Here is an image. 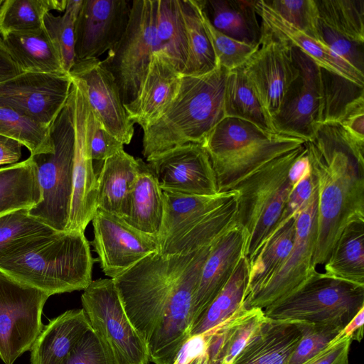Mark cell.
Returning a JSON list of instances; mask_svg holds the SVG:
<instances>
[{
  "instance_id": "obj_1",
  "label": "cell",
  "mask_w": 364,
  "mask_h": 364,
  "mask_svg": "<svg viewBox=\"0 0 364 364\" xmlns=\"http://www.w3.org/2000/svg\"><path fill=\"white\" fill-rule=\"evenodd\" d=\"M213 243L187 254L151 253L112 279L150 362L173 364L190 338L194 294Z\"/></svg>"
},
{
  "instance_id": "obj_2",
  "label": "cell",
  "mask_w": 364,
  "mask_h": 364,
  "mask_svg": "<svg viewBox=\"0 0 364 364\" xmlns=\"http://www.w3.org/2000/svg\"><path fill=\"white\" fill-rule=\"evenodd\" d=\"M317 186V236L314 267L324 264L341 233L364 221V143L337 122L319 124L306 141Z\"/></svg>"
},
{
  "instance_id": "obj_3",
  "label": "cell",
  "mask_w": 364,
  "mask_h": 364,
  "mask_svg": "<svg viewBox=\"0 0 364 364\" xmlns=\"http://www.w3.org/2000/svg\"><path fill=\"white\" fill-rule=\"evenodd\" d=\"M94 259L85 232L51 230L30 237L0 256V272L47 294L84 290Z\"/></svg>"
},
{
  "instance_id": "obj_4",
  "label": "cell",
  "mask_w": 364,
  "mask_h": 364,
  "mask_svg": "<svg viewBox=\"0 0 364 364\" xmlns=\"http://www.w3.org/2000/svg\"><path fill=\"white\" fill-rule=\"evenodd\" d=\"M228 73L218 66L203 75L181 76L175 98L143 130L142 154L146 159L184 144H203L225 117L224 95Z\"/></svg>"
},
{
  "instance_id": "obj_5",
  "label": "cell",
  "mask_w": 364,
  "mask_h": 364,
  "mask_svg": "<svg viewBox=\"0 0 364 364\" xmlns=\"http://www.w3.org/2000/svg\"><path fill=\"white\" fill-rule=\"evenodd\" d=\"M305 142L297 137L266 132L240 119L224 118L208 141L219 192L231 191L265 164Z\"/></svg>"
},
{
  "instance_id": "obj_6",
  "label": "cell",
  "mask_w": 364,
  "mask_h": 364,
  "mask_svg": "<svg viewBox=\"0 0 364 364\" xmlns=\"http://www.w3.org/2000/svg\"><path fill=\"white\" fill-rule=\"evenodd\" d=\"M304 144L265 164L232 189L237 192L236 223L247 233L249 263L276 229L294 188L290 168Z\"/></svg>"
},
{
  "instance_id": "obj_7",
  "label": "cell",
  "mask_w": 364,
  "mask_h": 364,
  "mask_svg": "<svg viewBox=\"0 0 364 364\" xmlns=\"http://www.w3.org/2000/svg\"><path fill=\"white\" fill-rule=\"evenodd\" d=\"M364 307V286L314 272L297 289L263 309L272 321L343 328Z\"/></svg>"
},
{
  "instance_id": "obj_8",
  "label": "cell",
  "mask_w": 364,
  "mask_h": 364,
  "mask_svg": "<svg viewBox=\"0 0 364 364\" xmlns=\"http://www.w3.org/2000/svg\"><path fill=\"white\" fill-rule=\"evenodd\" d=\"M50 136L54 151L31 156L36 167L40 200L28 213L55 231H66L73 193L75 140L69 97L50 126Z\"/></svg>"
},
{
  "instance_id": "obj_9",
  "label": "cell",
  "mask_w": 364,
  "mask_h": 364,
  "mask_svg": "<svg viewBox=\"0 0 364 364\" xmlns=\"http://www.w3.org/2000/svg\"><path fill=\"white\" fill-rule=\"evenodd\" d=\"M157 0H134L127 28L101 60L112 74L124 105L134 101L146 77L155 53Z\"/></svg>"
},
{
  "instance_id": "obj_10",
  "label": "cell",
  "mask_w": 364,
  "mask_h": 364,
  "mask_svg": "<svg viewBox=\"0 0 364 364\" xmlns=\"http://www.w3.org/2000/svg\"><path fill=\"white\" fill-rule=\"evenodd\" d=\"M92 328L116 364H149L147 345L124 309L112 279L92 281L81 296Z\"/></svg>"
},
{
  "instance_id": "obj_11",
  "label": "cell",
  "mask_w": 364,
  "mask_h": 364,
  "mask_svg": "<svg viewBox=\"0 0 364 364\" xmlns=\"http://www.w3.org/2000/svg\"><path fill=\"white\" fill-rule=\"evenodd\" d=\"M48 297L0 272V358L5 364L31 350L45 326L41 316Z\"/></svg>"
},
{
  "instance_id": "obj_12",
  "label": "cell",
  "mask_w": 364,
  "mask_h": 364,
  "mask_svg": "<svg viewBox=\"0 0 364 364\" xmlns=\"http://www.w3.org/2000/svg\"><path fill=\"white\" fill-rule=\"evenodd\" d=\"M69 95L75 132L73 193L66 231L85 232L97 210V173L91 156L92 110L83 83L73 78Z\"/></svg>"
},
{
  "instance_id": "obj_13",
  "label": "cell",
  "mask_w": 364,
  "mask_h": 364,
  "mask_svg": "<svg viewBox=\"0 0 364 364\" xmlns=\"http://www.w3.org/2000/svg\"><path fill=\"white\" fill-rule=\"evenodd\" d=\"M317 186L296 218V233L291 252L280 267L262 284L250 292L247 308L264 309L297 289L316 271L313 261L317 236Z\"/></svg>"
},
{
  "instance_id": "obj_14",
  "label": "cell",
  "mask_w": 364,
  "mask_h": 364,
  "mask_svg": "<svg viewBox=\"0 0 364 364\" xmlns=\"http://www.w3.org/2000/svg\"><path fill=\"white\" fill-rule=\"evenodd\" d=\"M292 54L299 73L287 88L272 123L276 133L307 141L321 123L320 67L293 45Z\"/></svg>"
},
{
  "instance_id": "obj_15",
  "label": "cell",
  "mask_w": 364,
  "mask_h": 364,
  "mask_svg": "<svg viewBox=\"0 0 364 364\" xmlns=\"http://www.w3.org/2000/svg\"><path fill=\"white\" fill-rule=\"evenodd\" d=\"M262 26L259 47L242 68L272 120L299 70L292 54V44Z\"/></svg>"
},
{
  "instance_id": "obj_16",
  "label": "cell",
  "mask_w": 364,
  "mask_h": 364,
  "mask_svg": "<svg viewBox=\"0 0 364 364\" xmlns=\"http://www.w3.org/2000/svg\"><path fill=\"white\" fill-rule=\"evenodd\" d=\"M92 223V245L102 271L110 279L159 251L158 237L135 229L119 216L97 209Z\"/></svg>"
},
{
  "instance_id": "obj_17",
  "label": "cell",
  "mask_w": 364,
  "mask_h": 364,
  "mask_svg": "<svg viewBox=\"0 0 364 364\" xmlns=\"http://www.w3.org/2000/svg\"><path fill=\"white\" fill-rule=\"evenodd\" d=\"M72 85L69 74L21 73L0 83V106L50 127L66 105Z\"/></svg>"
},
{
  "instance_id": "obj_18",
  "label": "cell",
  "mask_w": 364,
  "mask_h": 364,
  "mask_svg": "<svg viewBox=\"0 0 364 364\" xmlns=\"http://www.w3.org/2000/svg\"><path fill=\"white\" fill-rule=\"evenodd\" d=\"M162 191L214 196L218 186L210 156L202 144L190 143L146 159Z\"/></svg>"
},
{
  "instance_id": "obj_19",
  "label": "cell",
  "mask_w": 364,
  "mask_h": 364,
  "mask_svg": "<svg viewBox=\"0 0 364 364\" xmlns=\"http://www.w3.org/2000/svg\"><path fill=\"white\" fill-rule=\"evenodd\" d=\"M132 1L83 0L75 25V60L99 58L120 40L128 25Z\"/></svg>"
},
{
  "instance_id": "obj_20",
  "label": "cell",
  "mask_w": 364,
  "mask_h": 364,
  "mask_svg": "<svg viewBox=\"0 0 364 364\" xmlns=\"http://www.w3.org/2000/svg\"><path fill=\"white\" fill-rule=\"evenodd\" d=\"M69 75L82 82L90 107L105 129L124 145L129 144L134 124L128 118L113 76L101 60H75Z\"/></svg>"
},
{
  "instance_id": "obj_21",
  "label": "cell",
  "mask_w": 364,
  "mask_h": 364,
  "mask_svg": "<svg viewBox=\"0 0 364 364\" xmlns=\"http://www.w3.org/2000/svg\"><path fill=\"white\" fill-rule=\"evenodd\" d=\"M247 239L245 230L235 223L213 244L194 294L193 325L230 279L240 259L245 256Z\"/></svg>"
},
{
  "instance_id": "obj_22",
  "label": "cell",
  "mask_w": 364,
  "mask_h": 364,
  "mask_svg": "<svg viewBox=\"0 0 364 364\" xmlns=\"http://www.w3.org/2000/svg\"><path fill=\"white\" fill-rule=\"evenodd\" d=\"M181 76L167 61L154 54L136 98L124 105L130 122L144 130L157 119L177 95Z\"/></svg>"
},
{
  "instance_id": "obj_23",
  "label": "cell",
  "mask_w": 364,
  "mask_h": 364,
  "mask_svg": "<svg viewBox=\"0 0 364 364\" xmlns=\"http://www.w3.org/2000/svg\"><path fill=\"white\" fill-rule=\"evenodd\" d=\"M91 325L83 309L66 311L50 320L34 342L31 364H64Z\"/></svg>"
},
{
  "instance_id": "obj_24",
  "label": "cell",
  "mask_w": 364,
  "mask_h": 364,
  "mask_svg": "<svg viewBox=\"0 0 364 364\" xmlns=\"http://www.w3.org/2000/svg\"><path fill=\"white\" fill-rule=\"evenodd\" d=\"M256 9L262 25L299 48L319 67L358 85H364V74L338 56L321 41L288 23L266 6L262 0L257 1Z\"/></svg>"
},
{
  "instance_id": "obj_25",
  "label": "cell",
  "mask_w": 364,
  "mask_h": 364,
  "mask_svg": "<svg viewBox=\"0 0 364 364\" xmlns=\"http://www.w3.org/2000/svg\"><path fill=\"white\" fill-rule=\"evenodd\" d=\"M269 321L262 309L242 304L232 316L212 328L207 351L210 364H232Z\"/></svg>"
},
{
  "instance_id": "obj_26",
  "label": "cell",
  "mask_w": 364,
  "mask_h": 364,
  "mask_svg": "<svg viewBox=\"0 0 364 364\" xmlns=\"http://www.w3.org/2000/svg\"><path fill=\"white\" fill-rule=\"evenodd\" d=\"M141 161L122 149L102 163L97 174V209L124 216Z\"/></svg>"
},
{
  "instance_id": "obj_27",
  "label": "cell",
  "mask_w": 364,
  "mask_h": 364,
  "mask_svg": "<svg viewBox=\"0 0 364 364\" xmlns=\"http://www.w3.org/2000/svg\"><path fill=\"white\" fill-rule=\"evenodd\" d=\"M237 196L231 190L214 196H196L163 191L164 218L159 248L180 235L211 211Z\"/></svg>"
},
{
  "instance_id": "obj_28",
  "label": "cell",
  "mask_w": 364,
  "mask_h": 364,
  "mask_svg": "<svg viewBox=\"0 0 364 364\" xmlns=\"http://www.w3.org/2000/svg\"><path fill=\"white\" fill-rule=\"evenodd\" d=\"M301 336V323L269 319L232 364H289Z\"/></svg>"
},
{
  "instance_id": "obj_29",
  "label": "cell",
  "mask_w": 364,
  "mask_h": 364,
  "mask_svg": "<svg viewBox=\"0 0 364 364\" xmlns=\"http://www.w3.org/2000/svg\"><path fill=\"white\" fill-rule=\"evenodd\" d=\"M254 0H202L203 11L219 32L238 41L259 46L262 37Z\"/></svg>"
},
{
  "instance_id": "obj_30",
  "label": "cell",
  "mask_w": 364,
  "mask_h": 364,
  "mask_svg": "<svg viewBox=\"0 0 364 364\" xmlns=\"http://www.w3.org/2000/svg\"><path fill=\"white\" fill-rule=\"evenodd\" d=\"M2 41L21 73L68 74L58 48L45 26L36 32L10 34Z\"/></svg>"
},
{
  "instance_id": "obj_31",
  "label": "cell",
  "mask_w": 364,
  "mask_h": 364,
  "mask_svg": "<svg viewBox=\"0 0 364 364\" xmlns=\"http://www.w3.org/2000/svg\"><path fill=\"white\" fill-rule=\"evenodd\" d=\"M163 218V191L147 164L142 160L139 177L122 218L135 229L159 238Z\"/></svg>"
},
{
  "instance_id": "obj_32",
  "label": "cell",
  "mask_w": 364,
  "mask_h": 364,
  "mask_svg": "<svg viewBox=\"0 0 364 364\" xmlns=\"http://www.w3.org/2000/svg\"><path fill=\"white\" fill-rule=\"evenodd\" d=\"M155 53L182 75L188 46L178 0H157L154 29Z\"/></svg>"
},
{
  "instance_id": "obj_33",
  "label": "cell",
  "mask_w": 364,
  "mask_h": 364,
  "mask_svg": "<svg viewBox=\"0 0 364 364\" xmlns=\"http://www.w3.org/2000/svg\"><path fill=\"white\" fill-rule=\"evenodd\" d=\"M237 196L159 248L164 256L187 254L213 243L236 223Z\"/></svg>"
},
{
  "instance_id": "obj_34",
  "label": "cell",
  "mask_w": 364,
  "mask_h": 364,
  "mask_svg": "<svg viewBox=\"0 0 364 364\" xmlns=\"http://www.w3.org/2000/svg\"><path fill=\"white\" fill-rule=\"evenodd\" d=\"M326 275L364 286V221L348 225L324 264Z\"/></svg>"
},
{
  "instance_id": "obj_35",
  "label": "cell",
  "mask_w": 364,
  "mask_h": 364,
  "mask_svg": "<svg viewBox=\"0 0 364 364\" xmlns=\"http://www.w3.org/2000/svg\"><path fill=\"white\" fill-rule=\"evenodd\" d=\"M188 46V60L182 75L200 76L219 65L204 26L201 0H178Z\"/></svg>"
},
{
  "instance_id": "obj_36",
  "label": "cell",
  "mask_w": 364,
  "mask_h": 364,
  "mask_svg": "<svg viewBox=\"0 0 364 364\" xmlns=\"http://www.w3.org/2000/svg\"><path fill=\"white\" fill-rule=\"evenodd\" d=\"M40 200L36 167L26 160L0 168V216L19 209H31Z\"/></svg>"
},
{
  "instance_id": "obj_37",
  "label": "cell",
  "mask_w": 364,
  "mask_h": 364,
  "mask_svg": "<svg viewBox=\"0 0 364 364\" xmlns=\"http://www.w3.org/2000/svg\"><path fill=\"white\" fill-rule=\"evenodd\" d=\"M225 117L240 119L266 132L276 133L257 94L245 75L242 66L229 71L225 88Z\"/></svg>"
},
{
  "instance_id": "obj_38",
  "label": "cell",
  "mask_w": 364,
  "mask_h": 364,
  "mask_svg": "<svg viewBox=\"0 0 364 364\" xmlns=\"http://www.w3.org/2000/svg\"><path fill=\"white\" fill-rule=\"evenodd\" d=\"M250 264L243 256L230 279L193 323L191 336L212 329L232 316L243 304L249 284Z\"/></svg>"
},
{
  "instance_id": "obj_39",
  "label": "cell",
  "mask_w": 364,
  "mask_h": 364,
  "mask_svg": "<svg viewBox=\"0 0 364 364\" xmlns=\"http://www.w3.org/2000/svg\"><path fill=\"white\" fill-rule=\"evenodd\" d=\"M68 0H3L0 6V36L36 32L52 10L64 11Z\"/></svg>"
},
{
  "instance_id": "obj_40",
  "label": "cell",
  "mask_w": 364,
  "mask_h": 364,
  "mask_svg": "<svg viewBox=\"0 0 364 364\" xmlns=\"http://www.w3.org/2000/svg\"><path fill=\"white\" fill-rule=\"evenodd\" d=\"M296 218H291L274 232L249 263V284L245 297L267 280L288 257L295 238Z\"/></svg>"
},
{
  "instance_id": "obj_41",
  "label": "cell",
  "mask_w": 364,
  "mask_h": 364,
  "mask_svg": "<svg viewBox=\"0 0 364 364\" xmlns=\"http://www.w3.org/2000/svg\"><path fill=\"white\" fill-rule=\"evenodd\" d=\"M0 136L24 146L30 156L54 151L50 127L10 107L0 106Z\"/></svg>"
},
{
  "instance_id": "obj_42",
  "label": "cell",
  "mask_w": 364,
  "mask_h": 364,
  "mask_svg": "<svg viewBox=\"0 0 364 364\" xmlns=\"http://www.w3.org/2000/svg\"><path fill=\"white\" fill-rule=\"evenodd\" d=\"M321 123H339L346 113L364 101V87L320 67Z\"/></svg>"
},
{
  "instance_id": "obj_43",
  "label": "cell",
  "mask_w": 364,
  "mask_h": 364,
  "mask_svg": "<svg viewBox=\"0 0 364 364\" xmlns=\"http://www.w3.org/2000/svg\"><path fill=\"white\" fill-rule=\"evenodd\" d=\"M318 18L354 41L364 43V0H314Z\"/></svg>"
},
{
  "instance_id": "obj_44",
  "label": "cell",
  "mask_w": 364,
  "mask_h": 364,
  "mask_svg": "<svg viewBox=\"0 0 364 364\" xmlns=\"http://www.w3.org/2000/svg\"><path fill=\"white\" fill-rule=\"evenodd\" d=\"M82 2L68 0L63 15L48 12L44 18V26L58 48L63 69L68 74L75 61V25Z\"/></svg>"
},
{
  "instance_id": "obj_45",
  "label": "cell",
  "mask_w": 364,
  "mask_h": 364,
  "mask_svg": "<svg viewBox=\"0 0 364 364\" xmlns=\"http://www.w3.org/2000/svg\"><path fill=\"white\" fill-rule=\"evenodd\" d=\"M202 16L219 66L228 71L239 68L243 66L259 48V46H252L238 41L217 31L209 21L203 11V5Z\"/></svg>"
},
{
  "instance_id": "obj_46",
  "label": "cell",
  "mask_w": 364,
  "mask_h": 364,
  "mask_svg": "<svg viewBox=\"0 0 364 364\" xmlns=\"http://www.w3.org/2000/svg\"><path fill=\"white\" fill-rule=\"evenodd\" d=\"M53 230L19 209L0 216V256L23 240Z\"/></svg>"
},
{
  "instance_id": "obj_47",
  "label": "cell",
  "mask_w": 364,
  "mask_h": 364,
  "mask_svg": "<svg viewBox=\"0 0 364 364\" xmlns=\"http://www.w3.org/2000/svg\"><path fill=\"white\" fill-rule=\"evenodd\" d=\"M288 23L318 39V12L314 0H262Z\"/></svg>"
},
{
  "instance_id": "obj_48",
  "label": "cell",
  "mask_w": 364,
  "mask_h": 364,
  "mask_svg": "<svg viewBox=\"0 0 364 364\" xmlns=\"http://www.w3.org/2000/svg\"><path fill=\"white\" fill-rule=\"evenodd\" d=\"M301 338L291 358L289 364H301L325 348L341 328L301 323Z\"/></svg>"
},
{
  "instance_id": "obj_49",
  "label": "cell",
  "mask_w": 364,
  "mask_h": 364,
  "mask_svg": "<svg viewBox=\"0 0 364 364\" xmlns=\"http://www.w3.org/2000/svg\"><path fill=\"white\" fill-rule=\"evenodd\" d=\"M318 40L327 46L334 53L346 60L360 73L364 74L363 43L349 39L338 33L321 21H317Z\"/></svg>"
},
{
  "instance_id": "obj_50",
  "label": "cell",
  "mask_w": 364,
  "mask_h": 364,
  "mask_svg": "<svg viewBox=\"0 0 364 364\" xmlns=\"http://www.w3.org/2000/svg\"><path fill=\"white\" fill-rule=\"evenodd\" d=\"M64 364H116L109 351L91 328L79 339Z\"/></svg>"
},
{
  "instance_id": "obj_51",
  "label": "cell",
  "mask_w": 364,
  "mask_h": 364,
  "mask_svg": "<svg viewBox=\"0 0 364 364\" xmlns=\"http://www.w3.org/2000/svg\"><path fill=\"white\" fill-rule=\"evenodd\" d=\"M316 187V181L310 169L291 191L274 232L284 225L291 218L297 215L310 200Z\"/></svg>"
},
{
  "instance_id": "obj_52",
  "label": "cell",
  "mask_w": 364,
  "mask_h": 364,
  "mask_svg": "<svg viewBox=\"0 0 364 364\" xmlns=\"http://www.w3.org/2000/svg\"><path fill=\"white\" fill-rule=\"evenodd\" d=\"M122 149L124 144L105 129L92 111L90 151L93 162L95 161L102 164Z\"/></svg>"
},
{
  "instance_id": "obj_53",
  "label": "cell",
  "mask_w": 364,
  "mask_h": 364,
  "mask_svg": "<svg viewBox=\"0 0 364 364\" xmlns=\"http://www.w3.org/2000/svg\"><path fill=\"white\" fill-rule=\"evenodd\" d=\"M213 329L191 336L179 350L173 364H189L207 353Z\"/></svg>"
},
{
  "instance_id": "obj_54",
  "label": "cell",
  "mask_w": 364,
  "mask_h": 364,
  "mask_svg": "<svg viewBox=\"0 0 364 364\" xmlns=\"http://www.w3.org/2000/svg\"><path fill=\"white\" fill-rule=\"evenodd\" d=\"M352 341L345 339L328 345L317 354L301 364H343L348 361Z\"/></svg>"
},
{
  "instance_id": "obj_55",
  "label": "cell",
  "mask_w": 364,
  "mask_h": 364,
  "mask_svg": "<svg viewBox=\"0 0 364 364\" xmlns=\"http://www.w3.org/2000/svg\"><path fill=\"white\" fill-rule=\"evenodd\" d=\"M339 124L352 137L364 143V101L350 108Z\"/></svg>"
},
{
  "instance_id": "obj_56",
  "label": "cell",
  "mask_w": 364,
  "mask_h": 364,
  "mask_svg": "<svg viewBox=\"0 0 364 364\" xmlns=\"http://www.w3.org/2000/svg\"><path fill=\"white\" fill-rule=\"evenodd\" d=\"M364 307L337 333L330 343L350 339L360 341L363 334Z\"/></svg>"
},
{
  "instance_id": "obj_57",
  "label": "cell",
  "mask_w": 364,
  "mask_h": 364,
  "mask_svg": "<svg viewBox=\"0 0 364 364\" xmlns=\"http://www.w3.org/2000/svg\"><path fill=\"white\" fill-rule=\"evenodd\" d=\"M22 145L12 139L0 136V166L18 162Z\"/></svg>"
},
{
  "instance_id": "obj_58",
  "label": "cell",
  "mask_w": 364,
  "mask_h": 364,
  "mask_svg": "<svg viewBox=\"0 0 364 364\" xmlns=\"http://www.w3.org/2000/svg\"><path fill=\"white\" fill-rule=\"evenodd\" d=\"M21 73L7 51L0 48V83Z\"/></svg>"
},
{
  "instance_id": "obj_59",
  "label": "cell",
  "mask_w": 364,
  "mask_h": 364,
  "mask_svg": "<svg viewBox=\"0 0 364 364\" xmlns=\"http://www.w3.org/2000/svg\"><path fill=\"white\" fill-rule=\"evenodd\" d=\"M189 364H210L208 353L200 358L195 359Z\"/></svg>"
},
{
  "instance_id": "obj_60",
  "label": "cell",
  "mask_w": 364,
  "mask_h": 364,
  "mask_svg": "<svg viewBox=\"0 0 364 364\" xmlns=\"http://www.w3.org/2000/svg\"><path fill=\"white\" fill-rule=\"evenodd\" d=\"M0 48H2L4 49H5L4 46V44H3V41H2V38L0 36ZM6 50V49H5Z\"/></svg>"
},
{
  "instance_id": "obj_61",
  "label": "cell",
  "mask_w": 364,
  "mask_h": 364,
  "mask_svg": "<svg viewBox=\"0 0 364 364\" xmlns=\"http://www.w3.org/2000/svg\"><path fill=\"white\" fill-rule=\"evenodd\" d=\"M2 1H3V0H1V1H0V6H1V4Z\"/></svg>"
},
{
  "instance_id": "obj_62",
  "label": "cell",
  "mask_w": 364,
  "mask_h": 364,
  "mask_svg": "<svg viewBox=\"0 0 364 364\" xmlns=\"http://www.w3.org/2000/svg\"><path fill=\"white\" fill-rule=\"evenodd\" d=\"M343 364H348V362H346V363H343Z\"/></svg>"
}]
</instances>
